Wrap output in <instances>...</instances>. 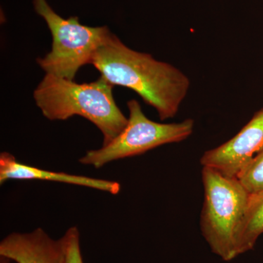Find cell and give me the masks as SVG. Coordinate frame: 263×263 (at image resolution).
I'll return each mask as SVG.
<instances>
[{"instance_id":"6da1fadb","label":"cell","mask_w":263,"mask_h":263,"mask_svg":"<svg viewBox=\"0 0 263 263\" xmlns=\"http://www.w3.org/2000/svg\"><path fill=\"white\" fill-rule=\"evenodd\" d=\"M90 65L110 84L136 91L156 109L161 121L177 114L191 84L179 69L131 49L113 33L95 52Z\"/></svg>"},{"instance_id":"7a4b0ae2","label":"cell","mask_w":263,"mask_h":263,"mask_svg":"<svg viewBox=\"0 0 263 263\" xmlns=\"http://www.w3.org/2000/svg\"><path fill=\"white\" fill-rule=\"evenodd\" d=\"M114 86L102 76L93 82L77 84L46 74L33 97L49 120H67L74 116L88 119L101 132L105 146L122 133L128 122L114 100Z\"/></svg>"},{"instance_id":"3957f363","label":"cell","mask_w":263,"mask_h":263,"mask_svg":"<svg viewBox=\"0 0 263 263\" xmlns=\"http://www.w3.org/2000/svg\"><path fill=\"white\" fill-rule=\"evenodd\" d=\"M204 200L200 230L213 253L222 260L237 257L235 236L250 201L251 195L236 177L202 167Z\"/></svg>"},{"instance_id":"277c9868","label":"cell","mask_w":263,"mask_h":263,"mask_svg":"<svg viewBox=\"0 0 263 263\" xmlns=\"http://www.w3.org/2000/svg\"><path fill=\"white\" fill-rule=\"evenodd\" d=\"M33 4L37 14L46 21L53 37L51 51L37 59L38 65L46 74L73 81L79 69L90 64L95 52L112 32L107 27L82 25L78 17L63 18L46 0H33Z\"/></svg>"},{"instance_id":"5b68a950","label":"cell","mask_w":263,"mask_h":263,"mask_svg":"<svg viewBox=\"0 0 263 263\" xmlns=\"http://www.w3.org/2000/svg\"><path fill=\"white\" fill-rule=\"evenodd\" d=\"M127 126L119 136L101 148L88 151L79 162L99 169L114 161L143 155L157 147L179 143L193 134L195 122L187 119L177 123H158L151 120L136 100L127 103Z\"/></svg>"},{"instance_id":"8992f818","label":"cell","mask_w":263,"mask_h":263,"mask_svg":"<svg viewBox=\"0 0 263 263\" xmlns=\"http://www.w3.org/2000/svg\"><path fill=\"white\" fill-rule=\"evenodd\" d=\"M263 152V108L239 133L220 146L204 152L200 164L229 177L238 178L254 157Z\"/></svg>"},{"instance_id":"52a82bcc","label":"cell","mask_w":263,"mask_h":263,"mask_svg":"<svg viewBox=\"0 0 263 263\" xmlns=\"http://www.w3.org/2000/svg\"><path fill=\"white\" fill-rule=\"evenodd\" d=\"M0 256L15 263H64L63 240L53 239L41 228L10 233L0 242Z\"/></svg>"},{"instance_id":"ba28073f","label":"cell","mask_w":263,"mask_h":263,"mask_svg":"<svg viewBox=\"0 0 263 263\" xmlns=\"http://www.w3.org/2000/svg\"><path fill=\"white\" fill-rule=\"evenodd\" d=\"M12 179L22 181L41 180L68 183L95 189L114 195H117L121 191V184L117 181L37 168L19 162L14 156L8 152H2L0 155V183L3 184L8 180Z\"/></svg>"},{"instance_id":"9c48e42d","label":"cell","mask_w":263,"mask_h":263,"mask_svg":"<svg viewBox=\"0 0 263 263\" xmlns=\"http://www.w3.org/2000/svg\"><path fill=\"white\" fill-rule=\"evenodd\" d=\"M263 233V193L251 195L249 206L235 236L237 257L252 250Z\"/></svg>"},{"instance_id":"30bf717a","label":"cell","mask_w":263,"mask_h":263,"mask_svg":"<svg viewBox=\"0 0 263 263\" xmlns=\"http://www.w3.org/2000/svg\"><path fill=\"white\" fill-rule=\"evenodd\" d=\"M238 179L251 195L263 193V152L246 166Z\"/></svg>"},{"instance_id":"8fae6325","label":"cell","mask_w":263,"mask_h":263,"mask_svg":"<svg viewBox=\"0 0 263 263\" xmlns=\"http://www.w3.org/2000/svg\"><path fill=\"white\" fill-rule=\"evenodd\" d=\"M62 238L65 250L64 263H84L81 254L79 230L76 227H71Z\"/></svg>"},{"instance_id":"7c38bea8","label":"cell","mask_w":263,"mask_h":263,"mask_svg":"<svg viewBox=\"0 0 263 263\" xmlns=\"http://www.w3.org/2000/svg\"><path fill=\"white\" fill-rule=\"evenodd\" d=\"M12 262H13V261H12L11 259L0 256V263H12Z\"/></svg>"}]
</instances>
